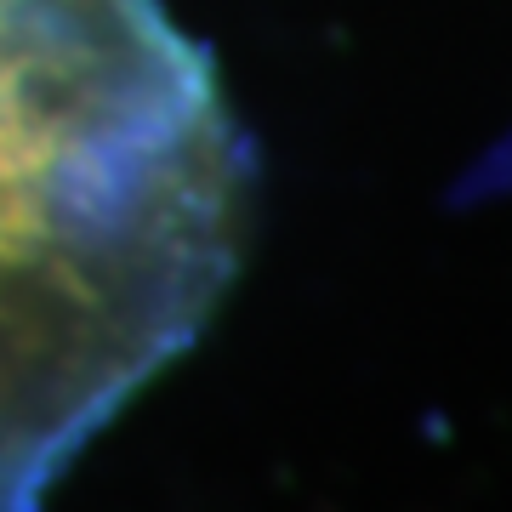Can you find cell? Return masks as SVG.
I'll use <instances>...</instances> for the list:
<instances>
[{
    "label": "cell",
    "mask_w": 512,
    "mask_h": 512,
    "mask_svg": "<svg viewBox=\"0 0 512 512\" xmlns=\"http://www.w3.org/2000/svg\"><path fill=\"white\" fill-rule=\"evenodd\" d=\"M251 143L160 0H0V507H29L239 274Z\"/></svg>",
    "instance_id": "6da1fadb"
}]
</instances>
